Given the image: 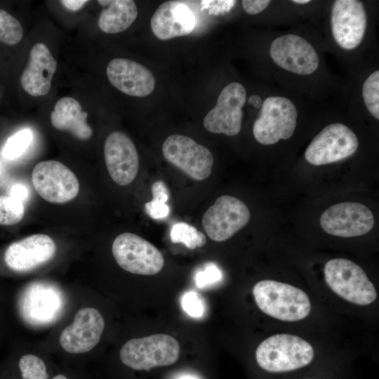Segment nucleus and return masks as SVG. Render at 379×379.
I'll use <instances>...</instances> for the list:
<instances>
[{"mask_svg": "<svg viewBox=\"0 0 379 379\" xmlns=\"http://www.w3.org/2000/svg\"><path fill=\"white\" fill-rule=\"evenodd\" d=\"M256 305L265 314L284 321L306 318L311 311L307 293L294 286L274 280H261L253 288Z\"/></svg>", "mask_w": 379, "mask_h": 379, "instance_id": "obj_1", "label": "nucleus"}, {"mask_svg": "<svg viewBox=\"0 0 379 379\" xmlns=\"http://www.w3.org/2000/svg\"><path fill=\"white\" fill-rule=\"evenodd\" d=\"M314 356L312 345L303 338L281 333L268 337L258 346L255 360L264 371L286 373L309 365Z\"/></svg>", "mask_w": 379, "mask_h": 379, "instance_id": "obj_2", "label": "nucleus"}, {"mask_svg": "<svg viewBox=\"0 0 379 379\" xmlns=\"http://www.w3.org/2000/svg\"><path fill=\"white\" fill-rule=\"evenodd\" d=\"M179 355L178 341L164 333L129 340L119 352L123 364L135 371L172 365L178 361Z\"/></svg>", "mask_w": 379, "mask_h": 379, "instance_id": "obj_3", "label": "nucleus"}, {"mask_svg": "<svg viewBox=\"0 0 379 379\" xmlns=\"http://www.w3.org/2000/svg\"><path fill=\"white\" fill-rule=\"evenodd\" d=\"M324 274L328 287L351 303L365 306L377 298L375 288L364 270L350 260L333 258L328 260L325 264Z\"/></svg>", "mask_w": 379, "mask_h": 379, "instance_id": "obj_4", "label": "nucleus"}, {"mask_svg": "<svg viewBox=\"0 0 379 379\" xmlns=\"http://www.w3.org/2000/svg\"><path fill=\"white\" fill-rule=\"evenodd\" d=\"M298 111L294 103L281 95L267 97L253 125V134L260 144L270 145L290 138L297 126Z\"/></svg>", "mask_w": 379, "mask_h": 379, "instance_id": "obj_5", "label": "nucleus"}, {"mask_svg": "<svg viewBox=\"0 0 379 379\" xmlns=\"http://www.w3.org/2000/svg\"><path fill=\"white\" fill-rule=\"evenodd\" d=\"M112 252L117 264L125 271L140 275H154L164 265V258L152 244L130 232L118 235Z\"/></svg>", "mask_w": 379, "mask_h": 379, "instance_id": "obj_6", "label": "nucleus"}, {"mask_svg": "<svg viewBox=\"0 0 379 379\" xmlns=\"http://www.w3.org/2000/svg\"><path fill=\"white\" fill-rule=\"evenodd\" d=\"M359 140L354 131L342 123L325 126L305 152L308 163L321 166L343 160L355 153Z\"/></svg>", "mask_w": 379, "mask_h": 379, "instance_id": "obj_7", "label": "nucleus"}, {"mask_svg": "<svg viewBox=\"0 0 379 379\" xmlns=\"http://www.w3.org/2000/svg\"><path fill=\"white\" fill-rule=\"evenodd\" d=\"M368 24L364 4L358 0L333 1L330 15L333 39L347 51L357 48L364 39Z\"/></svg>", "mask_w": 379, "mask_h": 379, "instance_id": "obj_8", "label": "nucleus"}, {"mask_svg": "<svg viewBox=\"0 0 379 379\" xmlns=\"http://www.w3.org/2000/svg\"><path fill=\"white\" fill-rule=\"evenodd\" d=\"M162 152L169 163L194 180H204L211 173L214 162L212 153L190 137L169 135L163 143Z\"/></svg>", "mask_w": 379, "mask_h": 379, "instance_id": "obj_9", "label": "nucleus"}, {"mask_svg": "<svg viewBox=\"0 0 379 379\" xmlns=\"http://www.w3.org/2000/svg\"><path fill=\"white\" fill-rule=\"evenodd\" d=\"M269 53L277 66L294 74L311 75L319 67L320 59L314 47L295 34L275 38L270 46Z\"/></svg>", "mask_w": 379, "mask_h": 379, "instance_id": "obj_10", "label": "nucleus"}, {"mask_svg": "<svg viewBox=\"0 0 379 379\" xmlns=\"http://www.w3.org/2000/svg\"><path fill=\"white\" fill-rule=\"evenodd\" d=\"M32 181L37 193L51 203H67L79 191V182L74 173L55 160L37 164L32 171Z\"/></svg>", "mask_w": 379, "mask_h": 379, "instance_id": "obj_11", "label": "nucleus"}, {"mask_svg": "<svg viewBox=\"0 0 379 379\" xmlns=\"http://www.w3.org/2000/svg\"><path fill=\"white\" fill-rule=\"evenodd\" d=\"M247 206L239 199L222 195L202 217V226L208 237L218 242L229 239L249 221Z\"/></svg>", "mask_w": 379, "mask_h": 379, "instance_id": "obj_12", "label": "nucleus"}, {"mask_svg": "<svg viewBox=\"0 0 379 379\" xmlns=\"http://www.w3.org/2000/svg\"><path fill=\"white\" fill-rule=\"evenodd\" d=\"M62 297L54 286L34 282L26 286L17 300L18 311L28 324L44 325L53 322L59 315Z\"/></svg>", "mask_w": 379, "mask_h": 379, "instance_id": "obj_13", "label": "nucleus"}, {"mask_svg": "<svg viewBox=\"0 0 379 379\" xmlns=\"http://www.w3.org/2000/svg\"><path fill=\"white\" fill-rule=\"evenodd\" d=\"M246 101L245 87L239 82L229 84L221 91L215 106L205 116L204 128L213 133L237 135L241 129Z\"/></svg>", "mask_w": 379, "mask_h": 379, "instance_id": "obj_14", "label": "nucleus"}, {"mask_svg": "<svg viewBox=\"0 0 379 379\" xmlns=\"http://www.w3.org/2000/svg\"><path fill=\"white\" fill-rule=\"evenodd\" d=\"M320 225L328 234L354 237L367 234L374 225V217L365 205L343 202L328 207L321 215Z\"/></svg>", "mask_w": 379, "mask_h": 379, "instance_id": "obj_15", "label": "nucleus"}, {"mask_svg": "<svg viewBox=\"0 0 379 379\" xmlns=\"http://www.w3.org/2000/svg\"><path fill=\"white\" fill-rule=\"evenodd\" d=\"M105 328V320L93 307L78 310L73 321L60 335L62 349L70 354H83L91 351L100 342Z\"/></svg>", "mask_w": 379, "mask_h": 379, "instance_id": "obj_16", "label": "nucleus"}, {"mask_svg": "<svg viewBox=\"0 0 379 379\" xmlns=\"http://www.w3.org/2000/svg\"><path fill=\"white\" fill-rule=\"evenodd\" d=\"M104 156L108 173L117 184L131 183L139 169V157L131 139L124 133L114 131L107 138Z\"/></svg>", "mask_w": 379, "mask_h": 379, "instance_id": "obj_17", "label": "nucleus"}, {"mask_svg": "<svg viewBox=\"0 0 379 379\" xmlns=\"http://www.w3.org/2000/svg\"><path fill=\"white\" fill-rule=\"evenodd\" d=\"M56 246L53 239L44 234L29 236L11 244L3 255L6 267L15 272H25L53 258Z\"/></svg>", "mask_w": 379, "mask_h": 379, "instance_id": "obj_18", "label": "nucleus"}, {"mask_svg": "<svg viewBox=\"0 0 379 379\" xmlns=\"http://www.w3.org/2000/svg\"><path fill=\"white\" fill-rule=\"evenodd\" d=\"M106 74L114 87L131 96H147L155 87V79L152 72L129 59L112 60L107 67Z\"/></svg>", "mask_w": 379, "mask_h": 379, "instance_id": "obj_19", "label": "nucleus"}, {"mask_svg": "<svg viewBox=\"0 0 379 379\" xmlns=\"http://www.w3.org/2000/svg\"><path fill=\"white\" fill-rule=\"evenodd\" d=\"M196 19L192 10L183 1H168L162 3L150 20V27L160 40H168L191 34Z\"/></svg>", "mask_w": 379, "mask_h": 379, "instance_id": "obj_20", "label": "nucleus"}, {"mask_svg": "<svg viewBox=\"0 0 379 379\" xmlns=\"http://www.w3.org/2000/svg\"><path fill=\"white\" fill-rule=\"evenodd\" d=\"M57 68V61L43 43H36L31 48L29 61L22 73V88L34 97L44 96L51 90Z\"/></svg>", "mask_w": 379, "mask_h": 379, "instance_id": "obj_21", "label": "nucleus"}, {"mask_svg": "<svg viewBox=\"0 0 379 379\" xmlns=\"http://www.w3.org/2000/svg\"><path fill=\"white\" fill-rule=\"evenodd\" d=\"M87 117L81 104L75 98L66 96L56 102L51 113V122L56 129L67 131L77 138L86 140L93 135Z\"/></svg>", "mask_w": 379, "mask_h": 379, "instance_id": "obj_22", "label": "nucleus"}, {"mask_svg": "<svg viewBox=\"0 0 379 379\" xmlns=\"http://www.w3.org/2000/svg\"><path fill=\"white\" fill-rule=\"evenodd\" d=\"M104 6L98 20L105 33L116 34L125 31L138 16V8L132 0L98 1Z\"/></svg>", "mask_w": 379, "mask_h": 379, "instance_id": "obj_23", "label": "nucleus"}, {"mask_svg": "<svg viewBox=\"0 0 379 379\" xmlns=\"http://www.w3.org/2000/svg\"><path fill=\"white\" fill-rule=\"evenodd\" d=\"M18 379H50L51 375L45 361L34 354L21 355L16 363Z\"/></svg>", "mask_w": 379, "mask_h": 379, "instance_id": "obj_24", "label": "nucleus"}, {"mask_svg": "<svg viewBox=\"0 0 379 379\" xmlns=\"http://www.w3.org/2000/svg\"><path fill=\"white\" fill-rule=\"evenodd\" d=\"M152 193V201L145 204L146 213L153 219H161L167 217L170 208L166 202L169 198V192L165 182L157 180L151 187Z\"/></svg>", "mask_w": 379, "mask_h": 379, "instance_id": "obj_25", "label": "nucleus"}, {"mask_svg": "<svg viewBox=\"0 0 379 379\" xmlns=\"http://www.w3.org/2000/svg\"><path fill=\"white\" fill-rule=\"evenodd\" d=\"M170 237L173 243H182L190 249L202 247L206 242L204 233L186 222L175 223L171 228Z\"/></svg>", "mask_w": 379, "mask_h": 379, "instance_id": "obj_26", "label": "nucleus"}, {"mask_svg": "<svg viewBox=\"0 0 379 379\" xmlns=\"http://www.w3.org/2000/svg\"><path fill=\"white\" fill-rule=\"evenodd\" d=\"M362 97L370 114L379 120V71L375 70L364 80Z\"/></svg>", "mask_w": 379, "mask_h": 379, "instance_id": "obj_27", "label": "nucleus"}, {"mask_svg": "<svg viewBox=\"0 0 379 379\" xmlns=\"http://www.w3.org/2000/svg\"><path fill=\"white\" fill-rule=\"evenodd\" d=\"M23 34V28L19 20L0 8V41L15 45L22 40Z\"/></svg>", "mask_w": 379, "mask_h": 379, "instance_id": "obj_28", "label": "nucleus"}, {"mask_svg": "<svg viewBox=\"0 0 379 379\" xmlns=\"http://www.w3.org/2000/svg\"><path fill=\"white\" fill-rule=\"evenodd\" d=\"M32 138V132L29 128L18 131L6 142L2 149V156L10 160L20 157L29 147Z\"/></svg>", "mask_w": 379, "mask_h": 379, "instance_id": "obj_29", "label": "nucleus"}, {"mask_svg": "<svg viewBox=\"0 0 379 379\" xmlns=\"http://www.w3.org/2000/svg\"><path fill=\"white\" fill-rule=\"evenodd\" d=\"M25 206L22 202L11 196L0 195V225H13L24 217Z\"/></svg>", "mask_w": 379, "mask_h": 379, "instance_id": "obj_30", "label": "nucleus"}, {"mask_svg": "<svg viewBox=\"0 0 379 379\" xmlns=\"http://www.w3.org/2000/svg\"><path fill=\"white\" fill-rule=\"evenodd\" d=\"M181 304L183 310L190 317L200 318L206 312V305L202 296L197 292L190 291L182 295Z\"/></svg>", "mask_w": 379, "mask_h": 379, "instance_id": "obj_31", "label": "nucleus"}, {"mask_svg": "<svg viewBox=\"0 0 379 379\" xmlns=\"http://www.w3.org/2000/svg\"><path fill=\"white\" fill-rule=\"evenodd\" d=\"M222 277L220 270L213 263H208L195 275V283L199 288H205L216 284Z\"/></svg>", "mask_w": 379, "mask_h": 379, "instance_id": "obj_32", "label": "nucleus"}, {"mask_svg": "<svg viewBox=\"0 0 379 379\" xmlns=\"http://www.w3.org/2000/svg\"><path fill=\"white\" fill-rule=\"evenodd\" d=\"M271 3L268 0H243L241 5L244 11L249 15H256L263 11Z\"/></svg>", "mask_w": 379, "mask_h": 379, "instance_id": "obj_33", "label": "nucleus"}, {"mask_svg": "<svg viewBox=\"0 0 379 379\" xmlns=\"http://www.w3.org/2000/svg\"><path fill=\"white\" fill-rule=\"evenodd\" d=\"M9 196L23 203L29 196V190L25 185L17 183L11 187Z\"/></svg>", "mask_w": 379, "mask_h": 379, "instance_id": "obj_34", "label": "nucleus"}, {"mask_svg": "<svg viewBox=\"0 0 379 379\" xmlns=\"http://www.w3.org/2000/svg\"><path fill=\"white\" fill-rule=\"evenodd\" d=\"M60 3L68 10L77 11L80 10L88 1L86 0H62Z\"/></svg>", "mask_w": 379, "mask_h": 379, "instance_id": "obj_35", "label": "nucleus"}, {"mask_svg": "<svg viewBox=\"0 0 379 379\" xmlns=\"http://www.w3.org/2000/svg\"><path fill=\"white\" fill-rule=\"evenodd\" d=\"M50 379H72L69 375L59 373L53 375Z\"/></svg>", "mask_w": 379, "mask_h": 379, "instance_id": "obj_36", "label": "nucleus"}, {"mask_svg": "<svg viewBox=\"0 0 379 379\" xmlns=\"http://www.w3.org/2000/svg\"><path fill=\"white\" fill-rule=\"evenodd\" d=\"M293 3L294 4H308L310 2V1L309 0H293L292 1Z\"/></svg>", "mask_w": 379, "mask_h": 379, "instance_id": "obj_37", "label": "nucleus"}, {"mask_svg": "<svg viewBox=\"0 0 379 379\" xmlns=\"http://www.w3.org/2000/svg\"><path fill=\"white\" fill-rule=\"evenodd\" d=\"M179 379H198V378L191 375H185L181 376Z\"/></svg>", "mask_w": 379, "mask_h": 379, "instance_id": "obj_38", "label": "nucleus"}, {"mask_svg": "<svg viewBox=\"0 0 379 379\" xmlns=\"http://www.w3.org/2000/svg\"><path fill=\"white\" fill-rule=\"evenodd\" d=\"M4 172V166L2 163L0 161V179L3 176Z\"/></svg>", "mask_w": 379, "mask_h": 379, "instance_id": "obj_39", "label": "nucleus"}]
</instances>
